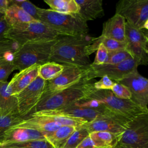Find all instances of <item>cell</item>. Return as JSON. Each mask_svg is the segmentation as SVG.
Listing matches in <instances>:
<instances>
[{
  "mask_svg": "<svg viewBox=\"0 0 148 148\" xmlns=\"http://www.w3.org/2000/svg\"><path fill=\"white\" fill-rule=\"evenodd\" d=\"M95 39L88 34L59 35L53 47L50 61L63 65L86 68L91 64L89 49Z\"/></svg>",
  "mask_w": 148,
  "mask_h": 148,
  "instance_id": "cell-1",
  "label": "cell"
},
{
  "mask_svg": "<svg viewBox=\"0 0 148 148\" xmlns=\"http://www.w3.org/2000/svg\"><path fill=\"white\" fill-rule=\"evenodd\" d=\"M39 21L60 35L80 36L88 34V27L77 14L58 13L50 9H38Z\"/></svg>",
  "mask_w": 148,
  "mask_h": 148,
  "instance_id": "cell-2",
  "label": "cell"
},
{
  "mask_svg": "<svg viewBox=\"0 0 148 148\" xmlns=\"http://www.w3.org/2000/svg\"><path fill=\"white\" fill-rule=\"evenodd\" d=\"M111 113H114L108 110L102 103L84 98L66 107L52 110L36 112L29 116H61L81 119L88 123L99 116Z\"/></svg>",
  "mask_w": 148,
  "mask_h": 148,
  "instance_id": "cell-3",
  "label": "cell"
},
{
  "mask_svg": "<svg viewBox=\"0 0 148 148\" xmlns=\"http://www.w3.org/2000/svg\"><path fill=\"white\" fill-rule=\"evenodd\" d=\"M86 98L95 100L102 103L108 110L128 119H132L136 116L147 113L148 110L142 109L130 99H123L116 97L110 90H97L93 82H86Z\"/></svg>",
  "mask_w": 148,
  "mask_h": 148,
  "instance_id": "cell-4",
  "label": "cell"
},
{
  "mask_svg": "<svg viewBox=\"0 0 148 148\" xmlns=\"http://www.w3.org/2000/svg\"><path fill=\"white\" fill-rule=\"evenodd\" d=\"M56 39L28 42L13 53L12 61L16 69L21 71L34 65L50 61L52 49Z\"/></svg>",
  "mask_w": 148,
  "mask_h": 148,
  "instance_id": "cell-5",
  "label": "cell"
},
{
  "mask_svg": "<svg viewBox=\"0 0 148 148\" xmlns=\"http://www.w3.org/2000/svg\"><path fill=\"white\" fill-rule=\"evenodd\" d=\"M59 35L43 23L34 21L10 27L5 34V38L16 43L20 47L28 42L54 40Z\"/></svg>",
  "mask_w": 148,
  "mask_h": 148,
  "instance_id": "cell-6",
  "label": "cell"
},
{
  "mask_svg": "<svg viewBox=\"0 0 148 148\" xmlns=\"http://www.w3.org/2000/svg\"><path fill=\"white\" fill-rule=\"evenodd\" d=\"M86 83V82L82 80L68 88L42 97L34 112L60 109L84 98Z\"/></svg>",
  "mask_w": 148,
  "mask_h": 148,
  "instance_id": "cell-7",
  "label": "cell"
},
{
  "mask_svg": "<svg viewBox=\"0 0 148 148\" xmlns=\"http://www.w3.org/2000/svg\"><path fill=\"white\" fill-rule=\"evenodd\" d=\"M138 66V63L132 57L117 64H103L97 66L91 64L85 68L82 80L88 82L96 77L106 76L117 82L137 70Z\"/></svg>",
  "mask_w": 148,
  "mask_h": 148,
  "instance_id": "cell-8",
  "label": "cell"
},
{
  "mask_svg": "<svg viewBox=\"0 0 148 148\" xmlns=\"http://www.w3.org/2000/svg\"><path fill=\"white\" fill-rule=\"evenodd\" d=\"M116 13L138 29L148 28V0H120L116 3Z\"/></svg>",
  "mask_w": 148,
  "mask_h": 148,
  "instance_id": "cell-9",
  "label": "cell"
},
{
  "mask_svg": "<svg viewBox=\"0 0 148 148\" xmlns=\"http://www.w3.org/2000/svg\"><path fill=\"white\" fill-rule=\"evenodd\" d=\"M118 143L133 148H148V112L130 121Z\"/></svg>",
  "mask_w": 148,
  "mask_h": 148,
  "instance_id": "cell-10",
  "label": "cell"
},
{
  "mask_svg": "<svg viewBox=\"0 0 148 148\" xmlns=\"http://www.w3.org/2000/svg\"><path fill=\"white\" fill-rule=\"evenodd\" d=\"M46 82L38 76L29 85L16 95L17 101L19 114L27 118L35 111V108L40 100Z\"/></svg>",
  "mask_w": 148,
  "mask_h": 148,
  "instance_id": "cell-11",
  "label": "cell"
},
{
  "mask_svg": "<svg viewBox=\"0 0 148 148\" xmlns=\"http://www.w3.org/2000/svg\"><path fill=\"white\" fill-rule=\"evenodd\" d=\"M131 120L116 113L99 116L94 120L82 124L89 132L106 131L121 136Z\"/></svg>",
  "mask_w": 148,
  "mask_h": 148,
  "instance_id": "cell-12",
  "label": "cell"
},
{
  "mask_svg": "<svg viewBox=\"0 0 148 148\" xmlns=\"http://www.w3.org/2000/svg\"><path fill=\"white\" fill-rule=\"evenodd\" d=\"M62 72L55 79L47 81L42 97L68 88L82 80L85 68L64 65Z\"/></svg>",
  "mask_w": 148,
  "mask_h": 148,
  "instance_id": "cell-13",
  "label": "cell"
},
{
  "mask_svg": "<svg viewBox=\"0 0 148 148\" xmlns=\"http://www.w3.org/2000/svg\"><path fill=\"white\" fill-rule=\"evenodd\" d=\"M125 86L130 90V99L139 107L148 110V80L136 70L117 82Z\"/></svg>",
  "mask_w": 148,
  "mask_h": 148,
  "instance_id": "cell-14",
  "label": "cell"
},
{
  "mask_svg": "<svg viewBox=\"0 0 148 148\" xmlns=\"http://www.w3.org/2000/svg\"><path fill=\"white\" fill-rule=\"evenodd\" d=\"M144 30V29H138L125 22L126 50L129 53H137L143 50H148L147 34Z\"/></svg>",
  "mask_w": 148,
  "mask_h": 148,
  "instance_id": "cell-15",
  "label": "cell"
},
{
  "mask_svg": "<svg viewBox=\"0 0 148 148\" xmlns=\"http://www.w3.org/2000/svg\"><path fill=\"white\" fill-rule=\"evenodd\" d=\"M45 134L32 129L13 126L3 133L0 139V144L45 139Z\"/></svg>",
  "mask_w": 148,
  "mask_h": 148,
  "instance_id": "cell-16",
  "label": "cell"
},
{
  "mask_svg": "<svg viewBox=\"0 0 148 148\" xmlns=\"http://www.w3.org/2000/svg\"><path fill=\"white\" fill-rule=\"evenodd\" d=\"M39 66V65L31 66L20 71L13 76L8 85L13 95L18 94L38 77Z\"/></svg>",
  "mask_w": 148,
  "mask_h": 148,
  "instance_id": "cell-17",
  "label": "cell"
},
{
  "mask_svg": "<svg viewBox=\"0 0 148 148\" xmlns=\"http://www.w3.org/2000/svg\"><path fill=\"white\" fill-rule=\"evenodd\" d=\"M125 19L121 16L115 13L103 23L101 36L120 42H125Z\"/></svg>",
  "mask_w": 148,
  "mask_h": 148,
  "instance_id": "cell-18",
  "label": "cell"
},
{
  "mask_svg": "<svg viewBox=\"0 0 148 148\" xmlns=\"http://www.w3.org/2000/svg\"><path fill=\"white\" fill-rule=\"evenodd\" d=\"M79 6L77 14L86 22L100 18L104 15L102 0H75Z\"/></svg>",
  "mask_w": 148,
  "mask_h": 148,
  "instance_id": "cell-19",
  "label": "cell"
},
{
  "mask_svg": "<svg viewBox=\"0 0 148 148\" xmlns=\"http://www.w3.org/2000/svg\"><path fill=\"white\" fill-rule=\"evenodd\" d=\"M14 126L32 129L45 134L53 132L61 127L46 117L33 116L24 119Z\"/></svg>",
  "mask_w": 148,
  "mask_h": 148,
  "instance_id": "cell-20",
  "label": "cell"
},
{
  "mask_svg": "<svg viewBox=\"0 0 148 148\" xmlns=\"http://www.w3.org/2000/svg\"><path fill=\"white\" fill-rule=\"evenodd\" d=\"M8 85L7 81L0 82V115L18 112L17 98L12 94Z\"/></svg>",
  "mask_w": 148,
  "mask_h": 148,
  "instance_id": "cell-21",
  "label": "cell"
},
{
  "mask_svg": "<svg viewBox=\"0 0 148 148\" xmlns=\"http://www.w3.org/2000/svg\"><path fill=\"white\" fill-rule=\"evenodd\" d=\"M4 18L10 27L36 21L18 6L12 4L9 6Z\"/></svg>",
  "mask_w": 148,
  "mask_h": 148,
  "instance_id": "cell-22",
  "label": "cell"
},
{
  "mask_svg": "<svg viewBox=\"0 0 148 148\" xmlns=\"http://www.w3.org/2000/svg\"><path fill=\"white\" fill-rule=\"evenodd\" d=\"M77 127L61 126L57 130L44 135L45 140L50 143L54 148H62L68 138L75 131Z\"/></svg>",
  "mask_w": 148,
  "mask_h": 148,
  "instance_id": "cell-23",
  "label": "cell"
},
{
  "mask_svg": "<svg viewBox=\"0 0 148 148\" xmlns=\"http://www.w3.org/2000/svg\"><path fill=\"white\" fill-rule=\"evenodd\" d=\"M89 136L97 148H114L121 136L106 131H95Z\"/></svg>",
  "mask_w": 148,
  "mask_h": 148,
  "instance_id": "cell-24",
  "label": "cell"
},
{
  "mask_svg": "<svg viewBox=\"0 0 148 148\" xmlns=\"http://www.w3.org/2000/svg\"><path fill=\"white\" fill-rule=\"evenodd\" d=\"M64 68L63 65L49 61L39 66L38 76L46 82L49 81L58 77L62 72Z\"/></svg>",
  "mask_w": 148,
  "mask_h": 148,
  "instance_id": "cell-25",
  "label": "cell"
},
{
  "mask_svg": "<svg viewBox=\"0 0 148 148\" xmlns=\"http://www.w3.org/2000/svg\"><path fill=\"white\" fill-rule=\"evenodd\" d=\"M51 10L62 13L77 14L79 6L75 0H45Z\"/></svg>",
  "mask_w": 148,
  "mask_h": 148,
  "instance_id": "cell-26",
  "label": "cell"
},
{
  "mask_svg": "<svg viewBox=\"0 0 148 148\" xmlns=\"http://www.w3.org/2000/svg\"><path fill=\"white\" fill-rule=\"evenodd\" d=\"M0 148H54L45 139L0 144Z\"/></svg>",
  "mask_w": 148,
  "mask_h": 148,
  "instance_id": "cell-27",
  "label": "cell"
},
{
  "mask_svg": "<svg viewBox=\"0 0 148 148\" xmlns=\"http://www.w3.org/2000/svg\"><path fill=\"white\" fill-rule=\"evenodd\" d=\"M24 119L25 118L21 117L18 112L0 115V139L8 129L17 125Z\"/></svg>",
  "mask_w": 148,
  "mask_h": 148,
  "instance_id": "cell-28",
  "label": "cell"
},
{
  "mask_svg": "<svg viewBox=\"0 0 148 148\" xmlns=\"http://www.w3.org/2000/svg\"><path fill=\"white\" fill-rule=\"evenodd\" d=\"M89 134V132L82 125L77 127L75 131L68 138L62 148H76Z\"/></svg>",
  "mask_w": 148,
  "mask_h": 148,
  "instance_id": "cell-29",
  "label": "cell"
},
{
  "mask_svg": "<svg viewBox=\"0 0 148 148\" xmlns=\"http://www.w3.org/2000/svg\"><path fill=\"white\" fill-rule=\"evenodd\" d=\"M9 6L16 5L36 21H39L38 16L39 8L27 0H8Z\"/></svg>",
  "mask_w": 148,
  "mask_h": 148,
  "instance_id": "cell-30",
  "label": "cell"
},
{
  "mask_svg": "<svg viewBox=\"0 0 148 148\" xmlns=\"http://www.w3.org/2000/svg\"><path fill=\"white\" fill-rule=\"evenodd\" d=\"M132 57L126 49L108 51V57L105 64H117Z\"/></svg>",
  "mask_w": 148,
  "mask_h": 148,
  "instance_id": "cell-31",
  "label": "cell"
},
{
  "mask_svg": "<svg viewBox=\"0 0 148 148\" xmlns=\"http://www.w3.org/2000/svg\"><path fill=\"white\" fill-rule=\"evenodd\" d=\"M99 37L100 38L101 43L105 46L108 51H117L126 49V42H120L112 38L102 37L101 35Z\"/></svg>",
  "mask_w": 148,
  "mask_h": 148,
  "instance_id": "cell-32",
  "label": "cell"
},
{
  "mask_svg": "<svg viewBox=\"0 0 148 148\" xmlns=\"http://www.w3.org/2000/svg\"><path fill=\"white\" fill-rule=\"evenodd\" d=\"M16 69L12 61L6 60L3 57H0V82L7 81L10 73Z\"/></svg>",
  "mask_w": 148,
  "mask_h": 148,
  "instance_id": "cell-33",
  "label": "cell"
},
{
  "mask_svg": "<svg viewBox=\"0 0 148 148\" xmlns=\"http://www.w3.org/2000/svg\"><path fill=\"white\" fill-rule=\"evenodd\" d=\"M110 91L117 98L123 99H130L131 97L129 89L124 85L114 82Z\"/></svg>",
  "mask_w": 148,
  "mask_h": 148,
  "instance_id": "cell-34",
  "label": "cell"
},
{
  "mask_svg": "<svg viewBox=\"0 0 148 148\" xmlns=\"http://www.w3.org/2000/svg\"><path fill=\"white\" fill-rule=\"evenodd\" d=\"M108 57V50L102 43H100L97 50V53L94 61L92 63H91V64L97 66L105 64L106 62Z\"/></svg>",
  "mask_w": 148,
  "mask_h": 148,
  "instance_id": "cell-35",
  "label": "cell"
},
{
  "mask_svg": "<svg viewBox=\"0 0 148 148\" xmlns=\"http://www.w3.org/2000/svg\"><path fill=\"white\" fill-rule=\"evenodd\" d=\"M97 82L93 83L94 87L97 90H110L114 82L106 76H103Z\"/></svg>",
  "mask_w": 148,
  "mask_h": 148,
  "instance_id": "cell-36",
  "label": "cell"
},
{
  "mask_svg": "<svg viewBox=\"0 0 148 148\" xmlns=\"http://www.w3.org/2000/svg\"><path fill=\"white\" fill-rule=\"evenodd\" d=\"M18 47L19 46L16 43L9 39L0 42V57H3L6 52H14Z\"/></svg>",
  "mask_w": 148,
  "mask_h": 148,
  "instance_id": "cell-37",
  "label": "cell"
},
{
  "mask_svg": "<svg viewBox=\"0 0 148 148\" xmlns=\"http://www.w3.org/2000/svg\"><path fill=\"white\" fill-rule=\"evenodd\" d=\"M10 28V26L6 23L5 18L0 21V42L5 41L6 39L5 38V34Z\"/></svg>",
  "mask_w": 148,
  "mask_h": 148,
  "instance_id": "cell-38",
  "label": "cell"
},
{
  "mask_svg": "<svg viewBox=\"0 0 148 148\" xmlns=\"http://www.w3.org/2000/svg\"><path fill=\"white\" fill-rule=\"evenodd\" d=\"M76 148H97L88 135L84 138Z\"/></svg>",
  "mask_w": 148,
  "mask_h": 148,
  "instance_id": "cell-39",
  "label": "cell"
},
{
  "mask_svg": "<svg viewBox=\"0 0 148 148\" xmlns=\"http://www.w3.org/2000/svg\"><path fill=\"white\" fill-rule=\"evenodd\" d=\"M8 7H9L8 0H0V12L1 13L5 14Z\"/></svg>",
  "mask_w": 148,
  "mask_h": 148,
  "instance_id": "cell-40",
  "label": "cell"
},
{
  "mask_svg": "<svg viewBox=\"0 0 148 148\" xmlns=\"http://www.w3.org/2000/svg\"><path fill=\"white\" fill-rule=\"evenodd\" d=\"M114 148H133V147L128 146L121 145L120 143H117V145L116 146V147Z\"/></svg>",
  "mask_w": 148,
  "mask_h": 148,
  "instance_id": "cell-41",
  "label": "cell"
},
{
  "mask_svg": "<svg viewBox=\"0 0 148 148\" xmlns=\"http://www.w3.org/2000/svg\"><path fill=\"white\" fill-rule=\"evenodd\" d=\"M4 15H5L4 14H3V13L0 12V21L4 18Z\"/></svg>",
  "mask_w": 148,
  "mask_h": 148,
  "instance_id": "cell-42",
  "label": "cell"
}]
</instances>
